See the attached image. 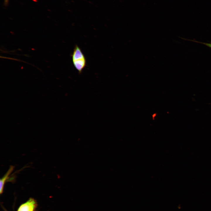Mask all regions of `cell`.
Masks as SVG:
<instances>
[{
  "instance_id": "3957f363",
  "label": "cell",
  "mask_w": 211,
  "mask_h": 211,
  "mask_svg": "<svg viewBox=\"0 0 211 211\" xmlns=\"http://www.w3.org/2000/svg\"><path fill=\"white\" fill-rule=\"evenodd\" d=\"M72 61L78 59L85 58L80 48L77 45H76L72 55Z\"/></svg>"
},
{
  "instance_id": "7a4b0ae2",
  "label": "cell",
  "mask_w": 211,
  "mask_h": 211,
  "mask_svg": "<svg viewBox=\"0 0 211 211\" xmlns=\"http://www.w3.org/2000/svg\"><path fill=\"white\" fill-rule=\"evenodd\" d=\"M14 166H11L7 172L0 180V193L1 194L3 192L4 186L5 182L9 178V176L13 171Z\"/></svg>"
},
{
  "instance_id": "277c9868",
  "label": "cell",
  "mask_w": 211,
  "mask_h": 211,
  "mask_svg": "<svg viewBox=\"0 0 211 211\" xmlns=\"http://www.w3.org/2000/svg\"><path fill=\"white\" fill-rule=\"evenodd\" d=\"M72 62L75 68L78 70L79 74L81 73L86 65V58Z\"/></svg>"
},
{
  "instance_id": "5b68a950",
  "label": "cell",
  "mask_w": 211,
  "mask_h": 211,
  "mask_svg": "<svg viewBox=\"0 0 211 211\" xmlns=\"http://www.w3.org/2000/svg\"><path fill=\"white\" fill-rule=\"evenodd\" d=\"M182 39H185V40H187L192 41H193L194 42H196L198 43L204 44L206 46L210 48H211V43H208L202 42H199V41H196L195 40H188V39H184V38H182Z\"/></svg>"
},
{
  "instance_id": "6da1fadb",
  "label": "cell",
  "mask_w": 211,
  "mask_h": 211,
  "mask_svg": "<svg viewBox=\"0 0 211 211\" xmlns=\"http://www.w3.org/2000/svg\"><path fill=\"white\" fill-rule=\"evenodd\" d=\"M37 205L35 200L31 198L26 202L21 205L18 211H35Z\"/></svg>"
}]
</instances>
